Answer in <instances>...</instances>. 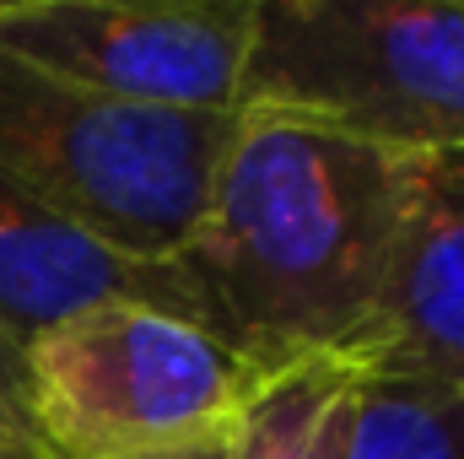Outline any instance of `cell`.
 Here are the masks:
<instances>
[{"mask_svg":"<svg viewBox=\"0 0 464 459\" xmlns=\"http://www.w3.org/2000/svg\"><path fill=\"white\" fill-rule=\"evenodd\" d=\"M411 217V157L276 114H232L189 238L168 259L189 319L276 378L378 336Z\"/></svg>","mask_w":464,"mask_h":459,"instance_id":"obj_1","label":"cell"},{"mask_svg":"<svg viewBox=\"0 0 464 459\" xmlns=\"http://www.w3.org/2000/svg\"><path fill=\"white\" fill-rule=\"evenodd\" d=\"M237 114L297 119L411 162L464 151V5L254 0Z\"/></svg>","mask_w":464,"mask_h":459,"instance_id":"obj_2","label":"cell"},{"mask_svg":"<svg viewBox=\"0 0 464 459\" xmlns=\"http://www.w3.org/2000/svg\"><path fill=\"white\" fill-rule=\"evenodd\" d=\"M27 416L54 459H151L232 444L265 373L146 298L87 303L22 346Z\"/></svg>","mask_w":464,"mask_h":459,"instance_id":"obj_3","label":"cell"},{"mask_svg":"<svg viewBox=\"0 0 464 459\" xmlns=\"http://www.w3.org/2000/svg\"><path fill=\"white\" fill-rule=\"evenodd\" d=\"M227 135L232 114L109 103L0 49V179L114 254H179Z\"/></svg>","mask_w":464,"mask_h":459,"instance_id":"obj_4","label":"cell"},{"mask_svg":"<svg viewBox=\"0 0 464 459\" xmlns=\"http://www.w3.org/2000/svg\"><path fill=\"white\" fill-rule=\"evenodd\" d=\"M254 0H0V49L109 103L237 114Z\"/></svg>","mask_w":464,"mask_h":459,"instance_id":"obj_5","label":"cell"},{"mask_svg":"<svg viewBox=\"0 0 464 459\" xmlns=\"http://www.w3.org/2000/svg\"><path fill=\"white\" fill-rule=\"evenodd\" d=\"M362 378L464 400V151L411 162V217Z\"/></svg>","mask_w":464,"mask_h":459,"instance_id":"obj_6","label":"cell"},{"mask_svg":"<svg viewBox=\"0 0 464 459\" xmlns=\"http://www.w3.org/2000/svg\"><path fill=\"white\" fill-rule=\"evenodd\" d=\"M103 298H146L189 319L173 265L114 254L0 179V330L27 346L54 319Z\"/></svg>","mask_w":464,"mask_h":459,"instance_id":"obj_7","label":"cell"},{"mask_svg":"<svg viewBox=\"0 0 464 459\" xmlns=\"http://www.w3.org/2000/svg\"><path fill=\"white\" fill-rule=\"evenodd\" d=\"M356 384L362 373L330 356L265 378L232 438V459H341Z\"/></svg>","mask_w":464,"mask_h":459,"instance_id":"obj_8","label":"cell"},{"mask_svg":"<svg viewBox=\"0 0 464 459\" xmlns=\"http://www.w3.org/2000/svg\"><path fill=\"white\" fill-rule=\"evenodd\" d=\"M341 459H464V400L362 378Z\"/></svg>","mask_w":464,"mask_h":459,"instance_id":"obj_9","label":"cell"},{"mask_svg":"<svg viewBox=\"0 0 464 459\" xmlns=\"http://www.w3.org/2000/svg\"><path fill=\"white\" fill-rule=\"evenodd\" d=\"M0 459H54L49 444L38 438L27 405H16L11 395H0Z\"/></svg>","mask_w":464,"mask_h":459,"instance_id":"obj_10","label":"cell"},{"mask_svg":"<svg viewBox=\"0 0 464 459\" xmlns=\"http://www.w3.org/2000/svg\"><path fill=\"white\" fill-rule=\"evenodd\" d=\"M0 395H11L16 405H27V373H22V341L11 330H0Z\"/></svg>","mask_w":464,"mask_h":459,"instance_id":"obj_11","label":"cell"},{"mask_svg":"<svg viewBox=\"0 0 464 459\" xmlns=\"http://www.w3.org/2000/svg\"><path fill=\"white\" fill-rule=\"evenodd\" d=\"M151 459H232V444H211V449H184V454H151Z\"/></svg>","mask_w":464,"mask_h":459,"instance_id":"obj_12","label":"cell"}]
</instances>
